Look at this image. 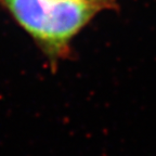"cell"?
Instances as JSON below:
<instances>
[{
    "instance_id": "1",
    "label": "cell",
    "mask_w": 156,
    "mask_h": 156,
    "mask_svg": "<svg viewBox=\"0 0 156 156\" xmlns=\"http://www.w3.org/2000/svg\"><path fill=\"white\" fill-rule=\"evenodd\" d=\"M53 65L67 58L72 40L102 11L83 0H2Z\"/></svg>"
},
{
    "instance_id": "2",
    "label": "cell",
    "mask_w": 156,
    "mask_h": 156,
    "mask_svg": "<svg viewBox=\"0 0 156 156\" xmlns=\"http://www.w3.org/2000/svg\"><path fill=\"white\" fill-rule=\"evenodd\" d=\"M83 1H87V2H90L92 5L99 7L101 10L104 9H113L116 5L117 0H83Z\"/></svg>"
}]
</instances>
